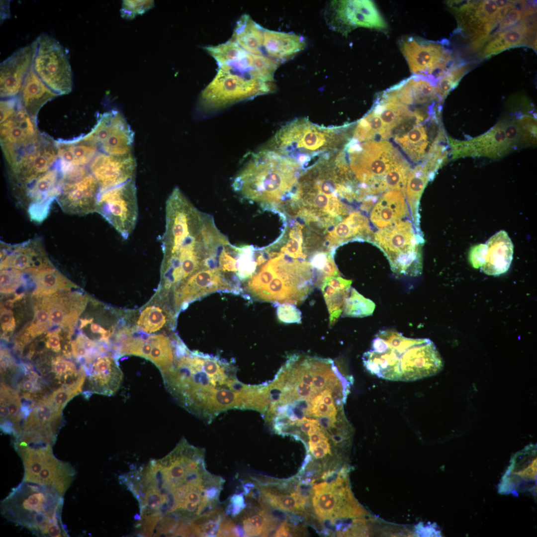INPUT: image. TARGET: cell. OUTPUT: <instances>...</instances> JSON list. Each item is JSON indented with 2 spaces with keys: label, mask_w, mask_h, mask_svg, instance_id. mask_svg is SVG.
I'll list each match as a JSON object with an SVG mask.
<instances>
[{
  "label": "cell",
  "mask_w": 537,
  "mask_h": 537,
  "mask_svg": "<svg viewBox=\"0 0 537 537\" xmlns=\"http://www.w3.org/2000/svg\"><path fill=\"white\" fill-rule=\"evenodd\" d=\"M166 298L159 294L152 301L139 310L135 316L134 326L131 327L136 332L146 335H156L164 332L174 317L165 305Z\"/></svg>",
  "instance_id": "1f68e13d"
},
{
  "label": "cell",
  "mask_w": 537,
  "mask_h": 537,
  "mask_svg": "<svg viewBox=\"0 0 537 537\" xmlns=\"http://www.w3.org/2000/svg\"><path fill=\"white\" fill-rule=\"evenodd\" d=\"M19 94L22 106L34 120L45 103L59 95L42 81L33 67L25 79Z\"/></svg>",
  "instance_id": "8d00e7d4"
},
{
  "label": "cell",
  "mask_w": 537,
  "mask_h": 537,
  "mask_svg": "<svg viewBox=\"0 0 537 537\" xmlns=\"http://www.w3.org/2000/svg\"><path fill=\"white\" fill-rule=\"evenodd\" d=\"M89 166L90 173L99 183L100 194L134 179L136 162L131 154L114 156L100 153Z\"/></svg>",
  "instance_id": "d4e9b609"
},
{
  "label": "cell",
  "mask_w": 537,
  "mask_h": 537,
  "mask_svg": "<svg viewBox=\"0 0 537 537\" xmlns=\"http://www.w3.org/2000/svg\"><path fill=\"white\" fill-rule=\"evenodd\" d=\"M274 90L273 82L219 68L214 79L202 91L199 105L205 110H218Z\"/></svg>",
  "instance_id": "8fae6325"
},
{
  "label": "cell",
  "mask_w": 537,
  "mask_h": 537,
  "mask_svg": "<svg viewBox=\"0 0 537 537\" xmlns=\"http://www.w3.org/2000/svg\"><path fill=\"white\" fill-rule=\"evenodd\" d=\"M276 314L278 319L286 323H300L301 311L293 304L289 303L276 304Z\"/></svg>",
  "instance_id": "816d5d0a"
},
{
  "label": "cell",
  "mask_w": 537,
  "mask_h": 537,
  "mask_svg": "<svg viewBox=\"0 0 537 537\" xmlns=\"http://www.w3.org/2000/svg\"><path fill=\"white\" fill-rule=\"evenodd\" d=\"M62 178L58 160L52 168L19 194V199L26 206L32 220L40 222L46 218L52 202L60 192Z\"/></svg>",
  "instance_id": "d6986e66"
},
{
  "label": "cell",
  "mask_w": 537,
  "mask_h": 537,
  "mask_svg": "<svg viewBox=\"0 0 537 537\" xmlns=\"http://www.w3.org/2000/svg\"><path fill=\"white\" fill-rule=\"evenodd\" d=\"M325 234L324 245L330 249L354 240L372 242L374 235L367 218L358 211L350 213Z\"/></svg>",
  "instance_id": "f1b7e54d"
},
{
  "label": "cell",
  "mask_w": 537,
  "mask_h": 537,
  "mask_svg": "<svg viewBox=\"0 0 537 537\" xmlns=\"http://www.w3.org/2000/svg\"><path fill=\"white\" fill-rule=\"evenodd\" d=\"M302 172V166L294 159L266 148L252 154L232 186L245 198L286 211Z\"/></svg>",
  "instance_id": "3957f363"
},
{
  "label": "cell",
  "mask_w": 537,
  "mask_h": 537,
  "mask_svg": "<svg viewBox=\"0 0 537 537\" xmlns=\"http://www.w3.org/2000/svg\"><path fill=\"white\" fill-rule=\"evenodd\" d=\"M218 268H203L189 276L174 290L175 310L185 309L188 304L219 290L233 291Z\"/></svg>",
  "instance_id": "7402d4cb"
},
{
  "label": "cell",
  "mask_w": 537,
  "mask_h": 537,
  "mask_svg": "<svg viewBox=\"0 0 537 537\" xmlns=\"http://www.w3.org/2000/svg\"><path fill=\"white\" fill-rule=\"evenodd\" d=\"M537 445H530L516 452L499 484L501 494L530 491L536 488Z\"/></svg>",
  "instance_id": "44dd1931"
},
{
  "label": "cell",
  "mask_w": 537,
  "mask_h": 537,
  "mask_svg": "<svg viewBox=\"0 0 537 537\" xmlns=\"http://www.w3.org/2000/svg\"><path fill=\"white\" fill-rule=\"evenodd\" d=\"M448 141L453 159L469 156L497 159L515 149L506 136L504 121L476 138L461 141L448 137Z\"/></svg>",
  "instance_id": "ffe728a7"
},
{
  "label": "cell",
  "mask_w": 537,
  "mask_h": 537,
  "mask_svg": "<svg viewBox=\"0 0 537 537\" xmlns=\"http://www.w3.org/2000/svg\"><path fill=\"white\" fill-rule=\"evenodd\" d=\"M36 40L33 70L59 95L69 93L73 88V73L65 50L56 39L45 34Z\"/></svg>",
  "instance_id": "4fadbf2b"
},
{
  "label": "cell",
  "mask_w": 537,
  "mask_h": 537,
  "mask_svg": "<svg viewBox=\"0 0 537 537\" xmlns=\"http://www.w3.org/2000/svg\"><path fill=\"white\" fill-rule=\"evenodd\" d=\"M323 276V279L327 276H339L341 273L339 271L332 255L329 253L325 265L320 271Z\"/></svg>",
  "instance_id": "9f6ffc18"
},
{
  "label": "cell",
  "mask_w": 537,
  "mask_h": 537,
  "mask_svg": "<svg viewBox=\"0 0 537 537\" xmlns=\"http://www.w3.org/2000/svg\"><path fill=\"white\" fill-rule=\"evenodd\" d=\"M303 227L301 224L295 223V226L289 230L288 239L285 245L281 247L280 252L293 259L305 260L307 255L303 253Z\"/></svg>",
  "instance_id": "7dc6e473"
},
{
  "label": "cell",
  "mask_w": 537,
  "mask_h": 537,
  "mask_svg": "<svg viewBox=\"0 0 537 537\" xmlns=\"http://www.w3.org/2000/svg\"><path fill=\"white\" fill-rule=\"evenodd\" d=\"M352 283L351 280L340 276H327L322 281L321 288L329 313L331 326L343 312Z\"/></svg>",
  "instance_id": "f35d334b"
},
{
  "label": "cell",
  "mask_w": 537,
  "mask_h": 537,
  "mask_svg": "<svg viewBox=\"0 0 537 537\" xmlns=\"http://www.w3.org/2000/svg\"><path fill=\"white\" fill-rule=\"evenodd\" d=\"M372 242L385 255L394 272L411 276L421 274L422 238L412 222L402 220L380 228L374 233Z\"/></svg>",
  "instance_id": "9c48e42d"
},
{
  "label": "cell",
  "mask_w": 537,
  "mask_h": 537,
  "mask_svg": "<svg viewBox=\"0 0 537 537\" xmlns=\"http://www.w3.org/2000/svg\"><path fill=\"white\" fill-rule=\"evenodd\" d=\"M0 321L3 331H10L14 327V318L9 310L1 311Z\"/></svg>",
  "instance_id": "6f0895ef"
},
{
  "label": "cell",
  "mask_w": 537,
  "mask_h": 537,
  "mask_svg": "<svg viewBox=\"0 0 537 537\" xmlns=\"http://www.w3.org/2000/svg\"><path fill=\"white\" fill-rule=\"evenodd\" d=\"M515 1H450L449 6L455 14L458 29L478 48L488 40L490 32L514 6Z\"/></svg>",
  "instance_id": "7c38bea8"
},
{
  "label": "cell",
  "mask_w": 537,
  "mask_h": 537,
  "mask_svg": "<svg viewBox=\"0 0 537 537\" xmlns=\"http://www.w3.org/2000/svg\"><path fill=\"white\" fill-rule=\"evenodd\" d=\"M410 171V166L406 160L393 168L386 175L384 179L385 190H397L405 195Z\"/></svg>",
  "instance_id": "f6af8a7d"
},
{
  "label": "cell",
  "mask_w": 537,
  "mask_h": 537,
  "mask_svg": "<svg viewBox=\"0 0 537 537\" xmlns=\"http://www.w3.org/2000/svg\"><path fill=\"white\" fill-rule=\"evenodd\" d=\"M99 194V183L90 172L77 180L62 181L57 199L65 213L85 215L96 211Z\"/></svg>",
  "instance_id": "603a6c76"
},
{
  "label": "cell",
  "mask_w": 537,
  "mask_h": 537,
  "mask_svg": "<svg viewBox=\"0 0 537 537\" xmlns=\"http://www.w3.org/2000/svg\"><path fill=\"white\" fill-rule=\"evenodd\" d=\"M236 372L219 358L184 347L176 352L173 365L162 375L178 403L209 423L229 409H256L259 386L240 382Z\"/></svg>",
  "instance_id": "6da1fadb"
},
{
  "label": "cell",
  "mask_w": 537,
  "mask_h": 537,
  "mask_svg": "<svg viewBox=\"0 0 537 537\" xmlns=\"http://www.w3.org/2000/svg\"><path fill=\"white\" fill-rule=\"evenodd\" d=\"M229 245L224 249L219 256V268L223 272H238V259H236L229 254L228 250L226 251Z\"/></svg>",
  "instance_id": "f5cc1de1"
},
{
  "label": "cell",
  "mask_w": 537,
  "mask_h": 537,
  "mask_svg": "<svg viewBox=\"0 0 537 537\" xmlns=\"http://www.w3.org/2000/svg\"><path fill=\"white\" fill-rule=\"evenodd\" d=\"M469 67L470 66L467 64L454 66L439 79L437 84V92L442 101L456 87L469 70Z\"/></svg>",
  "instance_id": "bcb514c9"
},
{
  "label": "cell",
  "mask_w": 537,
  "mask_h": 537,
  "mask_svg": "<svg viewBox=\"0 0 537 537\" xmlns=\"http://www.w3.org/2000/svg\"><path fill=\"white\" fill-rule=\"evenodd\" d=\"M205 49L217 62L219 68L255 76L254 54L246 51L232 39L218 45L206 46Z\"/></svg>",
  "instance_id": "f546056e"
},
{
  "label": "cell",
  "mask_w": 537,
  "mask_h": 537,
  "mask_svg": "<svg viewBox=\"0 0 537 537\" xmlns=\"http://www.w3.org/2000/svg\"><path fill=\"white\" fill-rule=\"evenodd\" d=\"M104 354L83 365L86 375L83 389L84 394L112 395L121 384L123 375L115 357Z\"/></svg>",
  "instance_id": "cb8c5ba5"
},
{
  "label": "cell",
  "mask_w": 537,
  "mask_h": 537,
  "mask_svg": "<svg viewBox=\"0 0 537 537\" xmlns=\"http://www.w3.org/2000/svg\"><path fill=\"white\" fill-rule=\"evenodd\" d=\"M521 134V142L527 145L535 144L537 139V120L529 115H523L516 120Z\"/></svg>",
  "instance_id": "681fc988"
},
{
  "label": "cell",
  "mask_w": 537,
  "mask_h": 537,
  "mask_svg": "<svg viewBox=\"0 0 537 537\" xmlns=\"http://www.w3.org/2000/svg\"><path fill=\"white\" fill-rule=\"evenodd\" d=\"M313 270L308 262L276 253L250 278L245 289L259 300L300 304L312 291Z\"/></svg>",
  "instance_id": "5b68a950"
},
{
  "label": "cell",
  "mask_w": 537,
  "mask_h": 537,
  "mask_svg": "<svg viewBox=\"0 0 537 537\" xmlns=\"http://www.w3.org/2000/svg\"><path fill=\"white\" fill-rule=\"evenodd\" d=\"M306 47L303 38L293 33L265 29L263 50L264 54L280 64L290 59Z\"/></svg>",
  "instance_id": "e575fe53"
},
{
  "label": "cell",
  "mask_w": 537,
  "mask_h": 537,
  "mask_svg": "<svg viewBox=\"0 0 537 537\" xmlns=\"http://www.w3.org/2000/svg\"><path fill=\"white\" fill-rule=\"evenodd\" d=\"M350 127H325L300 118L282 126L267 149L306 165L311 158L322 157L342 150L350 140Z\"/></svg>",
  "instance_id": "8992f818"
},
{
  "label": "cell",
  "mask_w": 537,
  "mask_h": 537,
  "mask_svg": "<svg viewBox=\"0 0 537 537\" xmlns=\"http://www.w3.org/2000/svg\"><path fill=\"white\" fill-rule=\"evenodd\" d=\"M405 195L397 190H388L376 201L370 214V220L382 228L401 221L408 214Z\"/></svg>",
  "instance_id": "836d02e7"
},
{
  "label": "cell",
  "mask_w": 537,
  "mask_h": 537,
  "mask_svg": "<svg viewBox=\"0 0 537 537\" xmlns=\"http://www.w3.org/2000/svg\"><path fill=\"white\" fill-rule=\"evenodd\" d=\"M96 211L109 222L124 239L136 226L138 214L134 179L100 194Z\"/></svg>",
  "instance_id": "5bb4252c"
},
{
  "label": "cell",
  "mask_w": 537,
  "mask_h": 537,
  "mask_svg": "<svg viewBox=\"0 0 537 537\" xmlns=\"http://www.w3.org/2000/svg\"><path fill=\"white\" fill-rule=\"evenodd\" d=\"M423 123L409 119L399 125L392 134L396 143L413 162L424 159L428 153L429 136Z\"/></svg>",
  "instance_id": "4dcf8cb0"
},
{
  "label": "cell",
  "mask_w": 537,
  "mask_h": 537,
  "mask_svg": "<svg viewBox=\"0 0 537 537\" xmlns=\"http://www.w3.org/2000/svg\"><path fill=\"white\" fill-rule=\"evenodd\" d=\"M527 31L520 22L491 37L481 52L482 58L489 57L507 49L527 44Z\"/></svg>",
  "instance_id": "60d3db41"
},
{
  "label": "cell",
  "mask_w": 537,
  "mask_h": 537,
  "mask_svg": "<svg viewBox=\"0 0 537 537\" xmlns=\"http://www.w3.org/2000/svg\"><path fill=\"white\" fill-rule=\"evenodd\" d=\"M363 142L359 144L350 139L343 149L348 159L343 157L355 180L359 182L358 194L364 199L385 191L386 175L405 160L388 141Z\"/></svg>",
  "instance_id": "52a82bcc"
},
{
  "label": "cell",
  "mask_w": 537,
  "mask_h": 537,
  "mask_svg": "<svg viewBox=\"0 0 537 537\" xmlns=\"http://www.w3.org/2000/svg\"><path fill=\"white\" fill-rule=\"evenodd\" d=\"M37 48L35 40L20 48L4 60L0 66V93L2 99L17 96L33 66Z\"/></svg>",
  "instance_id": "484cf974"
},
{
  "label": "cell",
  "mask_w": 537,
  "mask_h": 537,
  "mask_svg": "<svg viewBox=\"0 0 537 537\" xmlns=\"http://www.w3.org/2000/svg\"><path fill=\"white\" fill-rule=\"evenodd\" d=\"M265 29L247 14L236 23L231 39L246 51L255 55H265L263 50Z\"/></svg>",
  "instance_id": "ab89813d"
},
{
  "label": "cell",
  "mask_w": 537,
  "mask_h": 537,
  "mask_svg": "<svg viewBox=\"0 0 537 537\" xmlns=\"http://www.w3.org/2000/svg\"><path fill=\"white\" fill-rule=\"evenodd\" d=\"M325 17L333 30L347 34L359 27L384 29L386 24L370 0H333L326 8Z\"/></svg>",
  "instance_id": "9a60e30c"
},
{
  "label": "cell",
  "mask_w": 537,
  "mask_h": 537,
  "mask_svg": "<svg viewBox=\"0 0 537 537\" xmlns=\"http://www.w3.org/2000/svg\"><path fill=\"white\" fill-rule=\"evenodd\" d=\"M38 295L49 294L66 288L71 283L56 269L51 268L31 271Z\"/></svg>",
  "instance_id": "7bdbcfd3"
},
{
  "label": "cell",
  "mask_w": 537,
  "mask_h": 537,
  "mask_svg": "<svg viewBox=\"0 0 537 537\" xmlns=\"http://www.w3.org/2000/svg\"><path fill=\"white\" fill-rule=\"evenodd\" d=\"M21 103L15 111L0 124V145L2 152L23 146L41 133Z\"/></svg>",
  "instance_id": "83f0119b"
},
{
  "label": "cell",
  "mask_w": 537,
  "mask_h": 537,
  "mask_svg": "<svg viewBox=\"0 0 537 537\" xmlns=\"http://www.w3.org/2000/svg\"><path fill=\"white\" fill-rule=\"evenodd\" d=\"M295 535L293 527L286 521L282 522L273 534L274 537H292Z\"/></svg>",
  "instance_id": "680465c9"
},
{
  "label": "cell",
  "mask_w": 537,
  "mask_h": 537,
  "mask_svg": "<svg viewBox=\"0 0 537 537\" xmlns=\"http://www.w3.org/2000/svg\"><path fill=\"white\" fill-rule=\"evenodd\" d=\"M247 506V505H246ZM245 507L232 519L234 523L236 537H266L275 530L277 521L267 508L258 509L254 506Z\"/></svg>",
  "instance_id": "d6a6232c"
},
{
  "label": "cell",
  "mask_w": 537,
  "mask_h": 537,
  "mask_svg": "<svg viewBox=\"0 0 537 537\" xmlns=\"http://www.w3.org/2000/svg\"><path fill=\"white\" fill-rule=\"evenodd\" d=\"M0 18L2 20L9 17V1H0Z\"/></svg>",
  "instance_id": "94428289"
},
{
  "label": "cell",
  "mask_w": 537,
  "mask_h": 537,
  "mask_svg": "<svg viewBox=\"0 0 537 537\" xmlns=\"http://www.w3.org/2000/svg\"><path fill=\"white\" fill-rule=\"evenodd\" d=\"M63 496L43 485L23 481L0 503L7 520L38 537H69L62 520Z\"/></svg>",
  "instance_id": "277c9868"
},
{
  "label": "cell",
  "mask_w": 537,
  "mask_h": 537,
  "mask_svg": "<svg viewBox=\"0 0 537 537\" xmlns=\"http://www.w3.org/2000/svg\"><path fill=\"white\" fill-rule=\"evenodd\" d=\"M362 360L372 374L398 381H415L436 375L444 365L431 340L407 338L391 330L379 331L370 349L363 354Z\"/></svg>",
  "instance_id": "7a4b0ae2"
},
{
  "label": "cell",
  "mask_w": 537,
  "mask_h": 537,
  "mask_svg": "<svg viewBox=\"0 0 537 537\" xmlns=\"http://www.w3.org/2000/svg\"><path fill=\"white\" fill-rule=\"evenodd\" d=\"M20 103V98L17 96L1 100L0 124L5 121L15 111Z\"/></svg>",
  "instance_id": "11a10c76"
},
{
  "label": "cell",
  "mask_w": 537,
  "mask_h": 537,
  "mask_svg": "<svg viewBox=\"0 0 537 537\" xmlns=\"http://www.w3.org/2000/svg\"><path fill=\"white\" fill-rule=\"evenodd\" d=\"M3 154L10 179L18 188L19 194L58 160L55 142L41 134L27 144Z\"/></svg>",
  "instance_id": "30bf717a"
},
{
  "label": "cell",
  "mask_w": 537,
  "mask_h": 537,
  "mask_svg": "<svg viewBox=\"0 0 537 537\" xmlns=\"http://www.w3.org/2000/svg\"><path fill=\"white\" fill-rule=\"evenodd\" d=\"M23 273L21 270L12 268L0 270V285L2 293H11L22 283Z\"/></svg>",
  "instance_id": "f907efd6"
},
{
  "label": "cell",
  "mask_w": 537,
  "mask_h": 537,
  "mask_svg": "<svg viewBox=\"0 0 537 537\" xmlns=\"http://www.w3.org/2000/svg\"><path fill=\"white\" fill-rule=\"evenodd\" d=\"M154 6L153 0H123L121 15L126 19H132L144 14Z\"/></svg>",
  "instance_id": "c3c4849f"
},
{
  "label": "cell",
  "mask_w": 537,
  "mask_h": 537,
  "mask_svg": "<svg viewBox=\"0 0 537 537\" xmlns=\"http://www.w3.org/2000/svg\"><path fill=\"white\" fill-rule=\"evenodd\" d=\"M309 445L310 452L316 459L323 458L327 453H329L327 450L319 446L315 445Z\"/></svg>",
  "instance_id": "91938a15"
},
{
  "label": "cell",
  "mask_w": 537,
  "mask_h": 537,
  "mask_svg": "<svg viewBox=\"0 0 537 537\" xmlns=\"http://www.w3.org/2000/svg\"><path fill=\"white\" fill-rule=\"evenodd\" d=\"M61 169L89 165L97 154L98 148L81 137L69 141L55 142Z\"/></svg>",
  "instance_id": "74e56055"
},
{
  "label": "cell",
  "mask_w": 537,
  "mask_h": 537,
  "mask_svg": "<svg viewBox=\"0 0 537 537\" xmlns=\"http://www.w3.org/2000/svg\"><path fill=\"white\" fill-rule=\"evenodd\" d=\"M311 459H312V457H311V455L310 454H308V455H306L305 458L304 459V461L303 462L302 466H301V469H300V470L299 471V473H302V472L304 471V470H305V469L306 466L307 465V464L310 463Z\"/></svg>",
  "instance_id": "6125c7cd"
},
{
  "label": "cell",
  "mask_w": 537,
  "mask_h": 537,
  "mask_svg": "<svg viewBox=\"0 0 537 537\" xmlns=\"http://www.w3.org/2000/svg\"><path fill=\"white\" fill-rule=\"evenodd\" d=\"M400 45L410 69L414 75L436 80L442 78L453 67H448L451 62V54L439 43L410 37L403 39Z\"/></svg>",
  "instance_id": "2e32d148"
},
{
  "label": "cell",
  "mask_w": 537,
  "mask_h": 537,
  "mask_svg": "<svg viewBox=\"0 0 537 537\" xmlns=\"http://www.w3.org/2000/svg\"><path fill=\"white\" fill-rule=\"evenodd\" d=\"M432 177L421 164L410 170L406 184V197L414 226L419 231V200L428 180Z\"/></svg>",
  "instance_id": "b9f144b4"
},
{
  "label": "cell",
  "mask_w": 537,
  "mask_h": 537,
  "mask_svg": "<svg viewBox=\"0 0 537 537\" xmlns=\"http://www.w3.org/2000/svg\"><path fill=\"white\" fill-rule=\"evenodd\" d=\"M0 269L12 268L19 270L47 268L49 264L40 239H33L11 245L1 242Z\"/></svg>",
  "instance_id": "4316f807"
},
{
  "label": "cell",
  "mask_w": 537,
  "mask_h": 537,
  "mask_svg": "<svg viewBox=\"0 0 537 537\" xmlns=\"http://www.w3.org/2000/svg\"><path fill=\"white\" fill-rule=\"evenodd\" d=\"M523 9L520 10L516 7L515 5L506 14L499 23L498 30L495 34L512 27L514 24L521 20L523 17ZM494 34V35H495Z\"/></svg>",
  "instance_id": "db71d44e"
},
{
  "label": "cell",
  "mask_w": 537,
  "mask_h": 537,
  "mask_svg": "<svg viewBox=\"0 0 537 537\" xmlns=\"http://www.w3.org/2000/svg\"><path fill=\"white\" fill-rule=\"evenodd\" d=\"M63 408L47 396L36 404L22 424L20 438L14 442L43 443L53 446L62 425Z\"/></svg>",
  "instance_id": "ac0fdd59"
},
{
  "label": "cell",
  "mask_w": 537,
  "mask_h": 537,
  "mask_svg": "<svg viewBox=\"0 0 537 537\" xmlns=\"http://www.w3.org/2000/svg\"><path fill=\"white\" fill-rule=\"evenodd\" d=\"M13 444L24 466L22 480L46 486L63 496L76 477L75 468L58 459L50 444L17 442Z\"/></svg>",
  "instance_id": "ba28073f"
},
{
  "label": "cell",
  "mask_w": 537,
  "mask_h": 537,
  "mask_svg": "<svg viewBox=\"0 0 537 537\" xmlns=\"http://www.w3.org/2000/svg\"><path fill=\"white\" fill-rule=\"evenodd\" d=\"M22 401L17 392L2 382L0 383V429L5 434L18 440L21 434L24 418Z\"/></svg>",
  "instance_id": "d590c367"
},
{
  "label": "cell",
  "mask_w": 537,
  "mask_h": 537,
  "mask_svg": "<svg viewBox=\"0 0 537 537\" xmlns=\"http://www.w3.org/2000/svg\"><path fill=\"white\" fill-rule=\"evenodd\" d=\"M375 304L352 288L347 297L342 312L343 317L361 318L371 315Z\"/></svg>",
  "instance_id": "ee69618b"
},
{
  "label": "cell",
  "mask_w": 537,
  "mask_h": 537,
  "mask_svg": "<svg viewBox=\"0 0 537 537\" xmlns=\"http://www.w3.org/2000/svg\"><path fill=\"white\" fill-rule=\"evenodd\" d=\"M87 137L102 153L122 156L131 154L134 133L123 115L111 110L100 115Z\"/></svg>",
  "instance_id": "e0dca14e"
}]
</instances>
